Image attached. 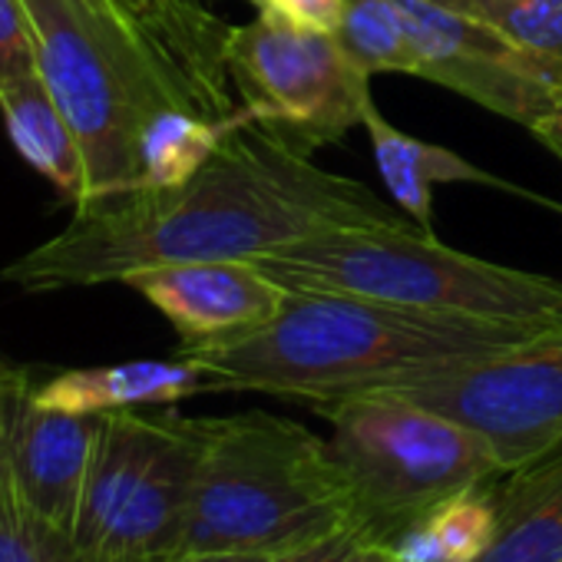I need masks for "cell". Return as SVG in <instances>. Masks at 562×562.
Listing matches in <instances>:
<instances>
[{"label":"cell","instance_id":"cell-1","mask_svg":"<svg viewBox=\"0 0 562 562\" xmlns=\"http://www.w3.org/2000/svg\"><path fill=\"white\" fill-rule=\"evenodd\" d=\"M401 205L328 172L248 116L182 186H133L74 205L70 222L0 278L44 295L186 261H251L341 225H404Z\"/></svg>","mask_w":562,"mask_h":562},{"label":"cell","instance_id":"cell-2","mask_svg":"<svg viewBox=\"0 0 562 562\" xmlns=\"http://www.w3.org/2000/svg\"><path fill=\"white\" fill-rule=\"evenodd\" d=\"M542 331L552 328L289 292L261 328L212 348H179V355L195 361L215 391H255L318 407L509 351Z\"/></svg>","mask_w":562,"mask_h":562},{"label":"cell","instance_id":"cell-3","mask_svg":"<svg viewBox=\"0 0 562 562\" xmlns=\"http://www.w3.org/2000/svg\"><path fill=\"white\" fill-rule=\"evenodd\" d=\"M289 292L562 328V281L437 241L420 225H341L255 255Z\"/></svg>","mask_w":562,"mask_h":562},{"label":"cell","instance_id":"cell-4","mask_svg":"<svg viewBox=\"0 0 562 562\" xmlns=\"http://www.w3.org/2000/svg\"><path fill=\"white\" fill-rule=\"evenodd\" d=\"M355 522L328 450L299 420L265 411L205 417L182 549L281 552Z\"/></svg>","mask_w":562,"mask_h":562},{"label":"cell","instance_id":"cell-5","mask_svg":"<svg viewBox=\"0 0 562 562\" xmlns=\"http://www.w3.org/2000/svg\"><path fill=\"white\" fill-rule=\"evenodd\" d=\"M24 4L34 24L37 74L87 156V199L139 186V133L146 120L166 106L195 110L192 97L123 21L113 0Z\"/></svg>","mask_w":562,"mask_h":562},{"label":"cell","instance_id":"cell-6","mask_svg":"<svg viewBox=\"0 0 562 562\" xmlns=\"http://www.w3.org/2000/svg\"><path fill=\"white\" fill-rule=\"evenodd\" d=\"M315 411L331 424L328 450L351 519L378 542L397 539L440 503L506 473L480 434L397 391L338 397Z\"/></svg>","mask_w":562,"mask_h":562},{"label":"cell","instance_id":"cell-7","mask_svg":"<svg viewBox=\"0 0 562 562\" xmlns=\"http://www.w3.org/2000/svg\"><path fill=\"white\" fill-rule=\"evenodd\" d=\"M205 417L103 414L74 542L80 559L146 555L166 562L182 546Z\"/></svg>","mask_w":562,"mask_h":562},{"label":"cell","instance_id":"cell-8","mask_svg":"<svg viewBox=\"0 0 562 562\" xmlns=\"http://www.w3.org/2000/svg\"><path fill=\"white\" fill-rule=\"evenodd\" d=\"M225 70L238 110L305 156L341 143L374 100L371 77L335 34L292 27L268 14L228 31Z\"/></svg>","mask_w":562,"mask_h":562},{"label":"cell","instance_id":"cell-9","mask_svg":"<svg viewBox=\"0 0 562 562\" xmlns=\"http://www.w3.org/2000/svg\"><path fill=\"white\" fill-rule=\"evenodd\" d=\"M391 391L470 427L513 470L562 440V328Z\"/></svg>","mask_w":562,"mask_h":562},{"label":"cell","instance_id":"cell-10","mask_svg":"<svg viewBox=\"0 0 562 562\" xmlns=\"http://www.w3.org/2000/svg\"><path fill=\"white\" fill-rule=\"evenodd\" d=\"M417 47V77L536 133L562 97V74L549 70L473 14L430 0H397Z\"/></svg>","mask_w":562,"mask_h":562},{"label":"cell","instance_id":"cell-11","mask_svg":"<svg viewBox=\"0 0 562 562\" xmlns=\"http://www.w3.org/2000/svg\"><path fill=\"white\" fill-rule=\"evenodd\" d=\"M179 335L182 351L241 338L278 315L289 289L251 261H186L136 271L123 281Z\"/></svg>","mask_w":562,"mask_h":562},{"label":"cell","instance_id":"cell-12","mask_svg":"<svg viewBox=\"0 0 562 562\" xmlns=\"http://www.w3.org/2000/svg\"><path fill=\"white\" fill-rule=\"evenodd\" d=\"M100 430L103 414L50 411L41 407L31 391L24 397L11 470L27 503L67 532H74L80 516Z\"/></svg>","mask_w":562,"mask_h":562},{"label":"cell","instance_id":"cell-13","mask_svg":"<svg viewBox=\"0 0 562 562\" xmlns=\"http://www.w3.org/2000/svg\"><path fill=\"white\" fill-rule=\"evenodd\" d=\"M123 21L186 87L195 110L209 120H228L238 106L225 70L228 24L199 0H113Z\"/></svg>","mask_w":562,"mask_h":562},{"label":"cell","instance_id":"cell-14","mask_svg":"<svg viewBox=\"0 0 562 562\" xmlns=\"http://www.w3.org/2000/svg\"><path fill=\"white\" fill-rule=\"evenodd\" d=\"M209 391H215L209 374L182 355H176L172 361H123L103 368H74L41 384L31 381V397L41 407L70 411V414L156 411Z\"/></svg>","mask_w":562,"mask_h":562},{"label":"cell","instance_id":"cell-15","mask_svg":"<svg viewBox=\"0 0 562 562\" xmlns=\"http://www.w3.org/2000/svg\"><path fill=\"white\" fill-rule=\"evenodd\" d=\"M496 529L473 562H562V440L493 483Z\"/></svg>","mask_w":562,"mask_h":562},{"label":"cell","instance_id":"cell-16","mask_svg":"<svg viewBox=\"0 0 562 562\" xmlns=\"http://www.w3.org/2000/svg\"><path fill=\"white\" fill-rule=\"evenodd\" d=\"M361 126L368 130L378 172H381L384 186L391 189L394 202L414 218V225H420L427 232H434V192H437V186L476 182V186H493L499 192H516L522 199H536V202L549 205L542 195H532V192H522V189L509 186L506 179H499V176L473 166L467 156H460V153H453L447 146L417 139V136H411L404 130H397L378 110L374 100L368 103Z\"/></svg>","mask_w":562,"mask_h":562},{"label":"cell","instance_id":"cell-17","mask_svg":"<svg viewBox=\"0 0 562 562\" xmlns=\"http://www.w3.org/2000/svg\"><path fill=\"white\" fill-rule=\"evenodd\" d=\"M0 120L21 159L41 172L64 202L80 205L90 195V169L70 120L57 106L41 74L0 87Z\"/></svg>","mask_w":562,"mask_h":562},{"label":"cell","instance_id":"cell-18","mask_svg":"<svg viewBox=\"0 0 562 562\" xmlns=\"http://www.w3.org/2000/svg\"><path fill=\"white\" fill-rule=\"evenodd\" d=\"M241 120V110L228 120H209L186 106L159 110L139 133V186H182L212 159L225 133Z\"/></svg>","mask_w":562,"mask_h":562},{"label":"cell","instance_id":"cell-19","mask_svg":"<svg viewBox=\"0 0 562 562\" xmlns=\"http://www.w3.org/2000/svg\"><path fill=\"white\" fill-rule=\"evenodd\" d=\"M493 483L440 503L387 546H394L404 562H473L496 529Z\"/></svg>","mask_w":562,"mask_h":562},{"label":"cell","instance_id":"cell-20","mask_svg":"<svg viewBox=\"0 0 562 562\" xmlns=\"http://www.w3.org/2000/svg\"><path fill=\"white\" fill-rule=\"evenodd\" d=\"M345 54L368 74L417 77V47L397 0H345L341 24L335 31Z\"/></svg>","mask_w":562,"mask_h":562},{"label":"cell","instance_id":"cell-21","mask_svg":"<svg viewBox=\"0 0 562 562\" xmlns=\"http://www.w3.org/2000/svg\"><path fill=\"white\" fill-rule=\"evenodd\" d=\"M0 562H80L74 532L27 503L11 460L0 467Z\"/></svg>","mask_w":562,"mask_h":562},{"label":"cell","instance_id":"cell-22","mask_svg":"<svg viewBox=\"0 0 562 562\" xmlns=\"http://www.w3.org/2000/svg\"><path fill=\"white\" fill-rule=\"evenodd\" d=\"M470 14L562 74V0H467Z\"/></svg>","mask_w":562,"mask_h":562},{"label":"cell","instance_id":"cell-23","mask_svg":"<svg viewBox=\"0 0 562 562\" xmlns=\"http://www.w3.org/2000/svg\"><path fill=\"white\" fill-rule=\"evenodd\" d=\"M37 74L34 24L24 0H0V87Z\"/></svg>","mask_w":562,"mask_h":562},{"label":"cell","instance_id":"cell-24","mask_svg":"<svg viewBox=\"0 0 562 562\" xmlns=\"http://www.w3.org/2000/svg\"><path fill=\"white\" fill-rule=\"evenodd\" d=\"M248 4L258 14L278 18L292 27L322 31V34H335L341 24V11H345V0H248Z\"/></svg>","mask_w":562,"mask_h":562},{"label":"cell","instance_id":"cell-25","mask_svg":"<svg viewBox=\"0 0 562 562\" xmlns=\"http://www.w3.org/2000/svg\"><path fill=\"white\" fill-rule=\"evenodd\" d=\"M368 539L355 522L341 526V529H331L325 536H315V539H305L299 546H289L271 555V562H345V555L361 542Z\"/></svg>","mask_w":562,"mask_h":562},{"label":"cell","instance_id":"cell-26","mask_svg":"<svg viewBox=\"0 0 562 562\" xmlns=\"http://www.w3.org/2000/svg\"><path fill=\"white\" fill-rule=\"evenodd\" d=\"M27 391H31V378L24 371H14L11 378L0 381V467L11 460L14 430H18V417H21Z\"/></svg>","mask_w":562,"mask_h":562},{"label":"cell","instance_id":"cell-27","mask_svg":"<svg viewBox=\"0 0 562 562\" xmlns=\"http://www.w3.org/2000/svg\"><path fill=\"white\" fill-rule=\"evenodd\" d=\"M166 562H271L268 552H245V549H182Z\"/></svg>","mask_w":562,"mask_h":562},{"label":"cell","instance_id":"cell-28","mask_svg":"<svg viewBox=\"0 0 562 562\" xmlns=\"http://www.w3.org/2000/svg\"><path fill=\"white\" fill-rule=\"evenodd\" d=\"M345 562H404V559H401V555H397V549H394V546H387V542L361 539V542L345 555Z\"/></svg>","mask_w":562,"mask_h":562},{"label":"cell","instance_id":"cell-29","mask_svg":"<svg viewBox=\"0 0 562 562\" xmlns=\"http://www.w3.org/2000/svg\"><path fill=\"white\" fill-rule=\"evenodd\" d=\"M546 149H552L559 159H562V97H559V103H555V110L542 120V126L532 133Z\"/></svg>","mask_w":562,"mask_h":562},{"label":"cell","instance_id":"cell-30","mask_svg":"<svg viewBox=\"0 0 562 562\" xmlns=\"http://www.w3.org/2000/svg\"><path fill=\"white\" fill-rule=\"evenodd\" d=\"M80 562H153L146 555H97V559H80Z\"/></svg>","mask_w":562,"mask_h":562},{"label":"cell","instance_id":"cell-31","mask_svg":"<svg viewBox=\"0 0 562 562\" xmlns=\"http://www.w3.org/2000/svg\"><path fill=\"white\" fill-rule=\"evenodd\" d=\"M430 4H440V8H450V11H463V14H470V4H467V0H430Z\"/></svg>","mask_w":562,"mask_h":562},{"label":"cell","instance_id":"cell-32","mask_svg":"<svg viewBox=\"0 0 562 562\" xmlns=\"http://www.w3.org/2000/svg\"><path fill=\"white\" fill-rule=\"evenodd\" d=\"M14 371H18V368H11V364H8L4 358H0V381H4V378H11Z\"/></svg>","mask_w":562,"mask_h":562}]
</instances>
